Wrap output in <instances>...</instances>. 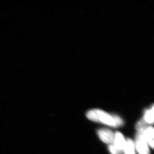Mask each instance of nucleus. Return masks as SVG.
Returning a JSON list of instances; mask_svg holds the SVG:
<instances>
[{"label": "nucleus", "instance_id": "1", "mask_svg": "<svg viewBox=\"0 0 154 154\" xmlns=\"http://www.w3.org/2000/svg\"><path fill=\"white\" fill-rule=\"evenodd\" d=\"M90 120L104 124L112 127H118L123 124V121L118 116L111 115L101 109H92L86 114Z\"/></svg>", "mask_w": 154, "mask_h": 154}, {"label": "nucleus", "instance_id": "9", "mask_svg": "<svg viewBox=\"0 0 154 154\" xmlns=\"http://www.w3.org/2000/svg\"><path fill=\"white\" fill-rule=\"evenodd\" d=\"M109 152H110L111 154H123V153L122 152L120 151L119 150H117L114 146L113 144H110L109 145Z\"/></svg>", "mask_w": 154, "mask_h": 154}, {"label": "nucleus", "instance_id": "6", "mask_svg": "<svg viewBox=\"0 0 154 154\" xmlns=\"http://www.w3.org/2000/svg\"><path fill=\"white\" fill-rule=\"evenodd\" d=\"M135 149L134 142L130 139L127 140L124 153L125 154H136Z\"/></svg>", "mask_w": 154, "mask_h": 154}, {"label": "nucleus", "instance_id": "3", "mask_svg": "<svg viewBox=\"0 0 154 154\" xmlns=\"http://www.w3.org/2000/svg\"><path fill=\"white\" fill-rule=\"evenodd\" d=\"M98 137L103 142L109 145L113 144L115 134L111 130L107 128H102L97 132Z\"/></svg>", "mask_w": 154, "mask_h": 154}, {"label": "nucleus", "instance_id": "8", "mask_svg": "<svg viewBox=\"0 0 154 154\" xmlns=\"http://www.w3.org/2000/svg\"><path fill=\"white\" fill-rule=\"evenodd\" d=\"M148 127H149L148 124L142 119L138 121L136 126V128L137 132H144L148 128Z\"/></svg>", "mask_w": 154, "mask_h": 154}, {"label": "nucleus", "instance_id": "2", "mask_svg": "<svg viewBox=\"0 0 154 154\" xmlns=\"http://www.w3.org/2000/svg\"><path fill=\"white\" fill-rule=\"evenodd\" d=\"M144 132H137L134 145L139 154H149V145L144 136Z\"/></svg>", "mask_w": 154, "mask_h": 154}, {"label": "nucleus", "instance_id": "5", "mask_svg": "<svg viewBox=\"0 0 154 154\" xmlns=\"http://www.w3.org/2000/svg\"><path fill=\"white\" fill-rule=\"evenodd\" d=\"M144 136L149 146L152 148H154V130L153 127L149 126L144 131Z\"/></svg>", "mask_w": 154, "mask_h": 154}, {"label": "nucleus", "instance_id": "4", "mask_svg": "<svg viewBox=\"0 0 154 154\" xmlns=\"http://www.w3.org/2000/svg\"><path fill=\"white\" fill-rule=\"evenodd\" d=\"M113 145L120 151L124 153V150L126 144V140L123 135L120 132H117L115 134Z\"/></svg>", "mask_w": 154, "mask_h": 154}, {"label": "nucleus", "instance_id": "7", "mask_svg": "<svg viewBox=\"0 0 154 154\" xmlns=\"http://www.w3.org/2000/svg\"><path fill=\"white\" fill-rule=\"evenodd\" d=\"M154 105H152L151 108L147 110L145 112L144 118H143L148 124H152L154 123Z\"/></svg>", "mask_w": 154, "mask_h": 154}]
</instances>
